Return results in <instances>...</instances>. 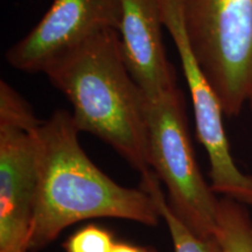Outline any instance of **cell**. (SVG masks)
I'll use <instances>...</instances> for the list:
<instances>
[{
    "label": "cell",
    "instance_id": "cell-1",
    "mask_svg": "<svg viewBox=\"0 0 252 252\" xmlns=\"http://www.w3.org/2000/svg\"><path fill=\"white\" fill-rule=\"evenodd\" d=\"M70 112L58 110L36 128L39 175L28 251L53 243L64 229L90 219L156 226L157 204L144 188H126L104 174L82 149Z\"/></svg>",
    "mask_w": 252,
    "mask_h": 252
},
{
    "label": "cell",
    "instance_id": "cell-2",
    "mask_svg": "<svg viewBox=\"0 0 252 252\" xmlns=\"http://www.w3.org/2000/svg\"><path fill=\"white\" fill-rule=\"evenodd\" d=\"M67 97L78 131L99 138L146 174L150 163L145 96L128 71L116 30H104L45 72Z\"/></svg>",
    "mask_w": 252,
    "mask_h": 252
},
{
    "label": "cell",
    "instance_id": "cell-3",
    "mask_svg": "<svg viewBox=\"0 0 252 252\" xmlns=\"http://www.w3.org/2000/svg\"><path fill=\"white\" fill-rule=\"evenodd\" d=\"M150 163L165 184L168 203L191 231L216 236L220 198L204 180L189 138L184 94L179 88L145 97Z\"/></svg>",
    "mask_w": 252,
    "mask_h": 252
},
{
    "label": "cell",
    "instance_id": "cell-4",
    "mask_svg": "<svg viewBox=\"0 0 252 252\" xmlns=\"http://www.w3.org/2000/svg\"><path fill=\"white\" fill-rule=\"evenodd\" d=\"M186 32L226 116L252 90V0H182Z\"/></svg>",
    "mask_w": 252,
    "mask_h": 252
},
{
    "label": "cell",
    "instance_id": "cell-5",
    "mask_svg": "<svg viewBox=\"0 0 252 252\" xmlns=\"http://www.w3.org/2000/svg\"><path fill=\"white\" fill-rule=\"evenodd\" d=\"M121 0H54L46 14L6 52L17 70L45 72L104 30L118 32Z\"/></svg>",
    "mask_w": 252,
    "mask_h": 252
},
{
    "label": "cell",
    "instance_id": "cell-6",
    "mask_svg": "<svg viewBox=\"0 0 252 252\" xmlns=\"http://www.w3.org/2000/svg\"><path fill=\"white\" fill-rule=\"evenodd\" d=\"M37 127L0 123V252H28L39 175Z\"/></svg>",
    "mask_w": 252,
    "mask_h": 252
},
{
    "label": "cell",
    "instance_id": "cell-7",
    "mask_svg": "<svg viewBox=\"0 0 252 252\" xmlns=\"http://www.w3.org/2000/svg\"><path fill=\"white\" fill-rule=\"evenodd\" d=\"M118 34L128 71L147 98L175 89L176 72L166 54L161 0H121Z\"/></svg>",
    "mask_w": 252,
    "mask_h": 252
},
{
    "label": "cell",
    "instance_id": "cell-8",
    "mask_svg": "<svg viewBox=\"0 0 252 252\" xmlns=\"http://www.w3.org/2000/svg\"><path fill=\"white\" fill-rule=\"evenodd\" d=\"M140 176V187L151 194L160 216L166 222L173 241L174 252H224L216 236L202 237L196 235L175 215L168 200L162 193L160 180L156 173L151 171Z\"/></svg>",
    "mask_w": 252,
    "mask_h": 252
},
{
    "label": "cell",
    "instance_id": "cell-9",
    "mask_svg": "<svg viewBox=\"0 0 252 252\" xmlns=\"http://www.w3.org/2000/svg\"><path fill=\"white\" fill-rule=\"evenodd\" d=\"M216 237L224 252H252V220L243 204L220 198Z\"/></svg>",
    "mask_w": 252,
    "mask_h": 252
},
{
    "label": "cell",
    "instance_id": "cell-10",
    "mask_svg": "<svg viewBox=\"0 0 252 252\" xmlns=\"http://www.w3.org/2000/svg\"><path fill=\"white\" fill-rule=\"evenodd\" d=\"M115 243L111 231L90 224L69 236L63 249L65 252H111Z\"/></svg>",
    "mask_w": 252,
    "mask_h": 252
},
{
    "label": "cell",
    "instance_id": "cell-11",
    "mask_svg": "<svg viewBox=\"0 0 252 252\" xmlns=\"http://www.w3.org/2000/svg\"><path fill=\"white\" fill-rule=\"evenodd\" d=\"M111 252H156V250L150 248L139 247V245L124 243V242H116Z\"/></svg>",
    "mask_w": 252,
    "mask_h": 252
},
{
    "label": "cell",
    "instance_id": "cell-12",
    "mask_svg": "<svg viewBox=\"0 0 252 252\" xmlns=\"http://www.w3.org/2000/svg\"><path fill=\"white\" fill-rule=\"evenodd\" d=\"M248 104H249V106H250V109L252 111V90L250 93V96H249V98H248Z\"/></svg>",
    "mask_w": 252,
    "mask_h": 252
}]
</instances>
